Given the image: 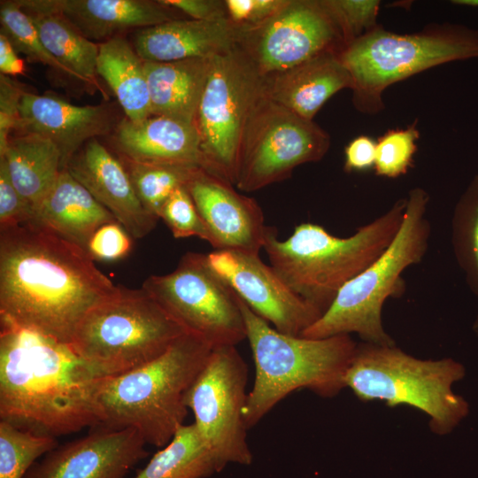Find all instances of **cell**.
Here are the masks:
<instances>
[{"instance_id":"obj_7","label":"cell","mask_w":478,"mask_h":478,"mask_svg":"<svg viewBox=\"0 0 478 478\" xmlns=\"http://www.w3.org/2000/svg\"><path fill=\"white\" fill-rule=\"evenodd\" d=\"M466 375L459 361L415 358L395 345L357 344L345 388L363 402L409 405L427 414L430 430L445 436L468 415L469 405L452 390Z\"/></svg>"},{"instance_id":"obj_22","label":"cell","mask_w":478,"mask_h":478,"mask_svg":"<svg viewBox=\"0 0 478 478\" xmlns=\"http://www.w3.org/2000/svg\"><path fill=\"white\" fill-rule=\"evenodd\" d=\"M352 88L339 52H325L284 72L264 77V95L308 120L335 93Z\"/></svg>"},{"instance_id":"obj_18","label":"cell","mask_w":478,"mask_h":478,"mask_svg":"<svg viewBox=\"0 0 478 478\" xmlns=\"http://www.w3.org/2000/svg\"><path fill=\"white\" fill-rule=\"evenodd\" d=\"M66 169L132 238H143L155 227L158 219L143 206L123 163L97 139L87 142Z\"/></svg>"},{"instance_id":"obj_9","label":"cell","mask_w":478,"mask_h":478,"mask_svg":"<svg viewBox=\"0 0 478 478\" xmlns=\"http://www.w3.org/2000/svg\"><path fill=\"white\" fill-rule=\"evenodd\" d=\"M184 333L145 289L119 285L85 315L70 345L109 377L152 361Z\"/></svg>"},{"instance_id":"obj_27","label":"cell","mask_w":478,"mask_h":478,"mask_svg":"<svg viewBox=\"0 0 478 478\" xmlns=\"http://www.w3.org/2000/svg\"><path fill=\"white\" fill-rule=\"evenodd\" d=\"M0 158L4 159L14 187L33 210L51 189L62 171L57 146L33 134L10 138Z\"/></svg>"},{"instance_id":"obj_45","label":"cell","mask_w":478,"mask_h":478,"mask_svg":"<svg viewBox=\"0 0 478 478\" xmlns=\"http://www.w3.org/2000/svg\"><path fill=\"white\" fill-rule=\"evenodd\" d=\"M473 331L478 336V314L473 323Z\"/></svg>"},{"instance_id":"obj_2","label":"cell","mask_w":478,"mask_h":478,"mask_svg":"<svg viewBox=\"0 0 478 478\" xmlns=\"http://www.w3.org/2000/svg\"><path fill=\"white\" fill-rule=\"evenodd\" d=\"M106 378L70 344L0 317V420L53 437L101 426Z\"/></svg>"},{"instance_id":"obj_10","label":"cell","mask_w":478,"mask_h":478,"mask_svg":"<svg viewBox=\"0 0 478 478\" xmlns=\"http://www.w3.org/2000/svg\"><path fill=\"white\" fill-rule=\"evenodd\" d=\"M264 96V77L237 45L213 57L196 127L208 172L235 184L242 137Z\"/></svg>"},{"instance_id":"obj_41","label":"cell","mask_w":478,"mask_h":478,"mask_svg":"<svg viewBox=\"0 0 478 478\" xmlns=\"http://www.w3.org/2000/svg\"><path fill=\"white\" fill-rule=\"evenodd\" d=\"M376 141L367 135L352 139L344 149V170L363 172L374 167Z\"/></svg>"},{"instance_id":"obj_39","label":"cell","mask_w":478,"mask_h":478,"mask_svg":"<svg viewBox=\"0 0 478 478\" xmlns=\"http://www.w3.org/2000/svg\"><path fill=\"white\" fill-rule=\"evenodd\" d=\"M25 89L9 76L0 75V154L5 150L12 130H18L19 104Z\"/></svg>"},{"instance_id":"obj_43","label":"cell","mask_w":478,"mask_h":478,"mask_svg":"<svg viewBox=\"0 0 478 478\" xmlns=\"http://www.w3.org/2000/svg\"><path fill=\"white\" fill-rule=\"evenodd\" d=\"M25 71L24 61L18 56V52L9 39L0 32V72L1 74L18 75Z\"/></svg>"},{"instance_id":"obj_6","label":"cell","mask_w":478,"mask_h":478,"mask_svg":"<svg viewBox=\"0 0 478 478\" xmlns=\"http://www.w3.org/2000/svg\"><path fill=\"white\" fill-rule=\"evenodd\" d=\"M429 195L412 189L400 228L388 248L366 269L347 282L329 308L301 336L325 338L357 334L363 342L395 345L382 323L389 297L403 295L402 274L420 263L427 253L431 224L427 217Z\"/></svg>"},{"instance_id":"obj_12","label":"cell","mask_w":478,"mask_h":478,"mask_svg":"<svg viewBox=\"0 0 478 478\" xmlns=\"http://www.w3.org/2000/svg\"><path fill=\"white\" fill-rule=\"evenodd\" d=\"M329 147L320 126L264 95L242 137L235 185L251 192L281 181L298 166L321 160Z\"/></svg>"},{"instance_id":"obj_17","label":"cell","mask_w":478,"mask_h":478,"mask_svg":"<svg viewBox=\"0 0 478 478\" xmlns=\"http://www.w3.org/2000/svg\"><path fill=\"white\" fill-rule=\"evenodd\" d=\"M232 183L197 168L185 184L212 239L215 250L259 254L269 226L257 201Z\"/></svg>"},{"instance_id":"obj_35","label":"cell","mask_w":478,"mask_h":478,"mask_svg":"<svg viewBox=\"0 0 478 478\" xmlns=\"http://www.w3.org/2000/svg\"><path fill=\"white\" fill-rule=\"evenodd\" d=\"M159 219L174 238L199 237L213 245V239L185 186L178 187L160 209Z\"/></svg>"},{"instance_id":"obj_11","label":"cell","mask_w":478,"mask_h":478,"mask_svg":"<svg viewBox=\"0 0 478 478\" xmlns=\"http://www.w3.org/2000/svg\"><path fill=\"white\" fill-rule=\"evenodd\" d=\"M142 287L185 332L213 349L246 339L240 298L209 266L206 254L185 253L173 272L150 275Z\"/></svg>"},{"instance_id":"obj_31","label":"cell","mask_w":478,"mask_h":478,"mask_svg":"<svg viewBox=\"0 0 478 478\" xmlns=\"http://www.w3.org/2000/svg\"><path fill=\"white\" fill-rule=\"evenodd\" d=\"M135 191L145 210L159 219V212L171 194L185 186L193 173L201 167L144 164L126 160L124 164Z\"/></svg>"},{"instance_id":"obj_21","label":"cell","mask_w":478,"mask_h":478,"mask_svg":"<svg viewBox=\"0 0 478 478\" xmlns=\"http://www.w3.org/2000/svg\"><path fill=\"white\" fill-rule=\"evenodd\" d=\"M116 143L125 159L144 164L208 166L196 125L165 116L134 122L123 119L116 128Z\"/></svg>"},{"instance_id":"obj_33","label":"cell","mask_w":478,"mask_h":478,"mask_svg":"<svg viewBox=\"0 0 478 478\" xmlns=\"http://www.w3.org/2000/svg\"><path fill=\"white\" fill-rule=\"evenodd\" d=\"M1 31L18 53L30 62L41 63L69 76L66 69L45 48L29 16L17 1H2L0 7Z\"/></svg>"},{"instance_id":"obj_36","label":"cell","mask_w":478,"mask_h":478,"mask_svg":"<svg viewBox=\"0 0 478 478\" xmlns=\"http://www.w3.org/2000/svg\"><path fill=\"white\" fill-rule=\"evenodd\" d=\"M349 45L375 28L381 2L378 0H324Z\"/></svg>"},{"instance_id":"obj_37","label":"cell","mask_w":478,"mask_h":478,"mask_svg":"<svg viewBox=\"0 0 478 478\" xmlns=\"http://www.w3.org/2000/svg\"><path fill=\"white\" fill-rule=\"evenodd\" d=\"M131 248V235L118 221H113L95 231L88 243L87 252L93 260L113 261L125 258Z\"/></svg>"},{"instance_id":"obj_28","label":"cell","mask_w":478,"mask_h":478,"mask_svg":"<svg viewBox=\"0 0 478 478\" xmlns=\"http://www.w3.org/2000/svg\"><path fill=\"white\" fill-rule=\"evenodd\" d=\"M96 71L112 90L126 118L138 122L152 116L144 61L126 39L119 35L99 44Z\"/></svg>"},{"instance_id":"obj_40","label":"cell","mask_w":478,"mask_h":478,"mask_svg":"<svg viewBox=\"0 0 478 478\" xmlns=\"http://www.w3.org/2000/svg\"><path fill=\"white\" fill-rule=\"evenodd\" d=\"M287 0H227L228 19L243 27L258 25L277 12Z\"/></svg>"},{"instance_id":"obj_3","label":"cell","mask_w":478,"mask_h":478,"mask_svg":"<svg viewBox=\"0 0 478 478\" xmlns=\"http://www.w3.org/2000/svg\"><path fill=\"white\" fill-rule=\"evenodd\" d=\"M405 207L406 197L397 200L348 237L335 236L320 225L305 222L280 240L276 228L269 226L263 250L286 284L323 314L342 288L388 248L400 228Z\"/></svg>"},{"instance_id":"obj_5","label":"cell","mask_w":478,"mask_h":478,"mask_svg":"<svg viewBox=\"0 0 478 478\" xmlns=\"http://www.w3.org/2000/svg\"><path fill=\"white\" fill-rule=\"evenodd\" d=\"M212 349L185 332L152 361L107 377L98 397L101 426L134 428L147 444L166 445L184 425L186 395Z\"/></svg>"},{"instance_id":"obj_38","label":"cell","mask_w":478,"mask_h":478,"mask_svg":"<svg viewBox=\"0 0 478 478\" xmlns=\"http://www.w3.org/2000/svg\"><path fill=\"white\" fill-rule=\"evenodd\" d=\"M34 210L14 187L4 158H0V228L31 221Z\"/></svg>"},{"instance_id":"obj_44","label":"cell","mask_w":478,"mask_h":478,"mask_svg":"<svg viewBox=\"0 0 478 478\" xmlns=\"http://www.w3.org/2000/svg\"><path fill=\"white\" fill-rule=\"evenodd\" d=\"M451 3L462 6L478 7V0H453Z\"/></svg>"},{"instance_id":"obj_1","label":"cell","mask_w":478,"mask_h":478,"mask_svg":"<svg viewBox=\"0 0 478 478\" xmlns=\"http://www.w3.org/2000/svg\"><path fill=\"white\" fill-rule=\"evenodd\" d=\"M119 285L88 252L32 222L0 228V317L71 344L85 315Z\"/></svg>"},{"instance_id":"obj_8","label":"cell","mask_w":478,"mask_h":478,"mask_svg":"<svg viewBox=\"0 0 478 478\" xmlns=\"http://www.w3.org/2000/svg\"><path fill=\"white\" fill-rule=\"evenodd\" d=\"M340 56L352 79L355 108L374 114L384 109L382 95L390 85L442 64L478 58V29L443 23L398 34L378 25Z\"/></svg>"},{"instance_id":"obj_16","label":"cell","mask_w":478,"mask_h":478,"mask_svg":"<svg viewBox=\"0 0 478 478\" xmlns=\"http://www.w3.org/2000/svg\"><path fill=\"white\" fill-rule=\"evenodd\" d=\"M146 444L134 428L98 426L81 438L58 444L24 478H124L148 456Z\"/></svg>"},{"instance_id":"obj_24","label":"cell","mask_w":478,"mask_h":478,"mask_svg":"<svg viewBox=\"0 0 478 478\" xmlns=\"http://www.w3.org/2000/svg\"><path fill=\"white\" fill-rule=\"evenodd\" d=\"M82 35L105 42L136 27H150L176 19L167 6L147 0H47Z\"/></svg>"},{"instance_id":"obj_26","label":"cell","mask_w":478,"mask_h":478,"mask_svg":"<svg viewBox=\"0 0 478 478\" xmlns=\"http://www.w3.org/2000/svg\"><path fill=\"white\" fill-rule=\"evenodd\" d=\"M45 48L66 69L70 77L98 86L96 64L99 44L82 35L47 0H19Z\"/></svg>"},{"instance_id":"obj_29","label":"cell","mask_w":478,"mask_h":478,"mask_svg":"<svg viewBox=\"0 0 478 478\" xmlns=\"http://www.w3.org/2000/svg\"><path fill=\"white\" fill-rule=\"evenodd\" d=\"M221 470L192 423L182 425L135 478H207Z\"/></svg>"},{"instance_id":"obj_15","label":"cell","mask_w":478,"mask_h":478,"mask_svg":"<svg viewBox=\"0 0 478 478\" xmlns=\"http://www.w3.org/2000/svg\"><path fill=\"white\" fill-rule=\"evenodd\" d=\"M206 258L238 297L279 332L302 335L322 315L266 265L259 254L214 250Z\"/></svg>"},{"instance_id":"obj_32","label":"cell","mask_w":478,"mask_h":478,"mask_svg":"<svg viewBox=\"0 0 478 478\" xmlns=\"http://www.w3.org/2000/svg\"><path fill=\"white\" fill-rule=\"evenodd\" d=\"M58 444L56 437L0 420V478H24L37 459Z\"/></svg>"},{"instance_id":"obj_13","label":"cell","mask_w":478,"mask_h":478,"mask_svg":"<svg viewBox=\"0 0 478 478\" xmlns=\"http://www.w3.org/2000/svg\"><path fill=\"white\" fill-rule=\"evenodd\" d=\"M247 382L248 366L236 347L220 346L212 349L186 395L194 425L223 469L253 460L243 414Z\"/></svg>"},{"instance_id":"obj_25","label":"cell","mask_w":478,"mask_h":478,"mask_svg":"<svg viewBox=\"0 0 478 478\" xmlns=\"http://www.w3.org/2000/svg\"><path fill=\"white\" fill-rule=\"evenodd\" d=\"M212 58L144 61L152 116L196 125Z\"/></svg>"},{"instance_id":"obj_30","label":"cell","mask_w":478,"mask_h":478,"mask_svg":"<svg viewBox=\"0 0 478 478\" xmlns=\"http://www.w3.org/2000/svg\"><path fill=\"white\" fill-rule=\"evenodd\" d=\"M451 243L465 281L478 298V174L469 181L454 206Z\"/></svg>"},{"instance_id":"obj_14","label":"cell","mask_w":478,"mask_h":478,"mask_svg":"<svg viewBox=\"0 0 478 478\" xmlns=\"http://www.w3.org/2000/svg\"><path fill=\"white\" fill-rule=\"evenodd\" d=\"M238 46L263 77L297 66L347 43L324 0H287L274 15L244 27Z\"/></svg>"},{"instance_id":"obj_19","label":"cell","mask_w":478,"mask_h":478,"mask_svg":"<svg viewBox=\"0 0 478 478\" xmlns=\"http://www.w3.org/2000/svg\"><path fill=\"white\" fill-rule=\"evenodd\" d=\"M112 118L104 105L78 106L58 97L25 91L19 104L20 134L52 142L61 155V168L91 139L110 132Z\"/></svg>"},{"instance_id":"obj_20","label":"cell","mask_w":478,"mask_h":478,"mask_svg":"<svg viewBox=\"0 0 478 478\" xmlns=\"http://www.w3.org/2000/svg\"><path fill=\"white\" fill-rule=\"evenodd\" d=\"M243 28L228 18L176 19L141 28L135 35L133 47L143 61L149 62L211 58L236 47Z\"/></svg>"},{"instance_id":"obj_4","label":"cell","mask_w":478,"mask_h":478,"mask_svg":"<svg viewBox=\"0 0 478 478\" xmlns=\"http://www.w3.org/2000/svg\"><path fill=\"white\" fill-rule=\"evenodd\" d=\"M246 339L254 364V384L243 410L248 429L281 400L299 389L333 397L345 388L357 343L351 335L295 336L276 330L240 299Z\"/></svg>"},{"instance_id":"obj_42","label":"cell","mask_w":478,"mask_h":478,"mask_svg":"<svg viewBox=\"0 0 478 478\" xmlns=\"http://www.w3.org/2000/svg\"><path fill=\"white\" fill-rule=\"evenodd\" d=\"M158 2L187 14L192 19L215 20L228 18L225 2L212 0H160Z\"/></svg>"},{"instance_id":"obj_23","label":"cell","mask_w":478,"mask_h":478,"mask_svg":"<svg viewBox=\"0 0 478 478\" xmlns=\"http://www.w3.org/2000/svg\"><path fill=\"white\" fill-rule=\"evenodd\" d=\"M117 221L113 215L68 172L57 181L34 209L32 223L45 227L87 251L88 243L104 224Z\"/></svg>"},{"instance_id":"obj_34","label":"cell","mask_w":478,"mask_h":478,"mask_svg":"<svg viewBox=\"0 0 478 478\" xmlns=\"http://www.w3.org/2000/svg\"><path fill=\"white\" fill-rule=\"evenodd\" d=\"M420 132L416 121L405 128L389 129L376 141L375 173L386 178L405 174L412 166Z\"/></svg>"}]
</instances>
